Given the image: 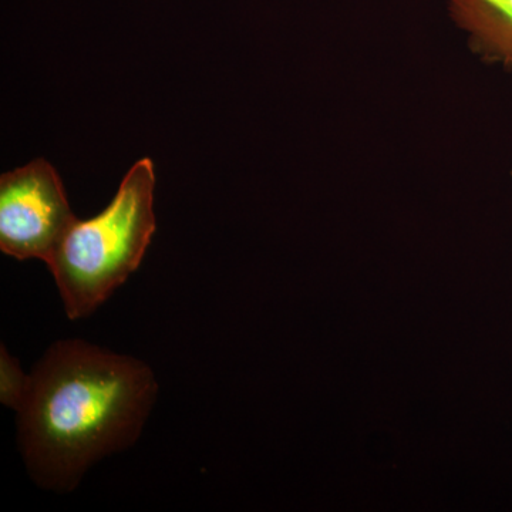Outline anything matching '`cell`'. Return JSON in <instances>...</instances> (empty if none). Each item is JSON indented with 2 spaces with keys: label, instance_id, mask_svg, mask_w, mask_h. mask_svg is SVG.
Masks as SVG:
<instances>
[{
  "label": "cell",
  "instance_id": "cell-1",
  "mask_svg": "<svg viewBox=\"0 0 512 512\" xmlns=\"http://www.w3.org/2000/svg\"><path fill=\"white\" fill-rule=\"evenodd\" d=\"M157 384L133 357L82 340L52 346L16 407L19 441L37 483L70 490L87 468L136 441Z\"/></svg>",
  "mask_w": 512,
  "mask_h": 512
},
{
  "label": "cell",
  "instance_id": "cell-4",
  "mask_svg": "<svg viewBox=\"0 0 512 512\" xmlns=\"http://www.w3.org/2000/svg\"><path fill=\"white\" fill-rule=\"evenodd\" d=\"M450 16L468 33L471 52L512 70V0H447Z\"/></svg>",
  "mask_w": 512,
  "mask_h": 512
},
{
  "label": "cell",
  "instance_id": "cell-6",
  "mask_svg": "<svg viewBox=\"0 0 512 512\" xmlns=\"http://www.w3.org/2000/svg\"><path fill=\"white\" fill-rule=\"evenodd\" d=\"M511 177H512V173H511Z\"/></svg>",
  "mask_w": 512,
  "mask_h": 512
},
{
  "label": "cell",
  "instance_id": "cell-3",
  "mask_svg": "<svg viewBox=\"0 0 512 512\" xmlns=\"http://www.w3.org/2000/svg\"><path fill=\"white\" fill-rule=\"evenodd\" d=\"M76 217L53 165L43 158L0 178V249L49 262Z\"/></svg>",
  "mask_w": 512,
  "mask_h": 512
},
{
  "label": "cell",
  "instance_id": "cell-2",
  "mask_svg": "<svg viewBox=\"0 0 512 512\" xmlns=\"http://www.w3.org/2000/svg\"><path fill=\"white\" fill-rule=\"evenodd\" d=\"M154 187V163L141 158L106 210L67 229L46 265L70 319L96 311L140 266L157 228Z\"/></svg>",
  "mask_w": 512,
  "mask_h": 512
},
{
  "label": "cell",
  "instance_id": "cell-5",
  "mask_svg": "<svg viewBox=\"0 0 512 512\" xmlns=\"http://www.w3.org/2000/svg\"><path fill=\"white\" fill-rule=\"evenodd\" d=\"M26 383L28 377L23 376L15 360L2 350V402L16 409L25 392Z\"/></svg>",
  "mask_w": 512,
  "mask_h": 512
}]
</instances>
